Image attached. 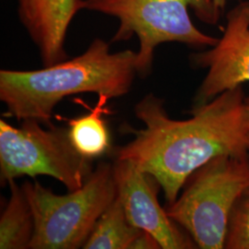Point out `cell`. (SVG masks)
Masks as SVG:
<instances>
[{
    "mask_svg": "<svg viewBox=\"0 0 249 249\" xmlns=\"http://www.w3.org/2000/svg\"><path fill=\"white\" fill-rule=\"evenodd\" d=\"M21 24L37 46L44 67L69 58L66 38L80 0H18Z\"/></svg>",
    "mask_w": 249,
    "mask_h": 249,
    "instance_id": "obj_9",
    "label": "cell"
},
{
    "mask_svg": "<svg viewBox=\"0 0 249 249\" xmlns=\"http://www.w3.org/2000/svg\"><path fill=\"white\" fill-rule=\"evenodd\" d=\"M35 219L29 249L83 248L100 216L117 196L114 166L100 162L82 187L56 195L39 182L22 186Z\"/></svg>",
    "mask_w": 249,
    "mask_h": 249,
    "instance_id": "obj_5",
    "label": "cell"
},
{
    "mask_svg": "<svg viewBox=\"0 0 249 249\" xmlns=\"http://www.w3.org/2000/svg\"><path fill=\"white\" fill-rule=\"evenodd\" d=\"M246 104H247V108H248V111L249 113V97L246 98Z\"/></svg>",
    "mask_w": 249,
    "mask_h": 249,
    "instance_id": "obj_16",
    "label": "cell"
},
{
    "mask_svg": "<svg viewBox=\"0 0 249 249\" xmlns=\"http://www.w3.org/2000/svg\"><path fill=\"white\" fill-rule=\"evenodd\" d=\"M109 99L98 96V102L89 115L70 119L69 135L74 148L85 158L93 160L107 153L110 149V136L104 115Z\"/></svg>",
    "mask_w": 249,
    "mask_h": 249,
    "instance_id": "obj_11",
    "label": "cell"
},
{
    "mask_svg": "<svg viewBox=\"0 0 249 249\" xmlns=\"http://www.w3.org/2000/svg\"><path fill=\"white\" fill-rule=\"evenodd\" d=\"M137 75V52L112 53L107 42L96 38L80 55L42 70L0 71L4 116L50 124L53 109L63 99L85 92L118 98L130 91Z\"/></svg>",
    "mask_w": 249,
    "mask_h": 249,
    "instance_id": "obj_2",
    "label": "cell"
},
{
    "mask_svg": "<svg viewBox=\"0 0 249 249\" xmlns=\"http://www.w3.org/2000/svg\"><path fill=\"white\" fill-rule=\"evenodd\" d=\"M190 60L196 68L207 70L193 107L249 83V1H242L228 12L223 36L216 45L193 53Z\"/></svg>",
    "mask_w": 249,
    "mask_h": 249,
    "instance_id": "obj_7",
    "label": "cell"
},
{
    "mask_svg": "<svg viewBox=\"0 0 249 249\" xmlns=\"http://www.w3.org/2000/svg\"><path fill=\"white\" fill-rule=\"evenodd\" d=\"M82 9L117 18L119 26L112 42L139 38L137 71L142 78L151 74L155 49L164 43L196 48L216 45L218 38L193 23L190 9L207 24H216L222 14L213 0H80Z\"/></svg>",
    "mask_w": 249,
    "mask_h": 249,
    "instance_id": "obj_3",
    "label": "cell"
},
{
    "mask_svg": "<svg viewBox=\"0 0 249 249\" xmlns=\"http://www.w3.org/2000/svg\"><path fill=\"white\" fill-rule=\"evenodd\" d=\"M10 196L0 219V249H29L35 231V219L22 187L9 184Z\"/></svg>",
    "mask_w": 249,
    "mask_h": 249,
    "instance_id": "obj_10",
    "label": "cell"
},
{
    "mask_svg": "<svg viewBox=\"0 0 249 249\" xmlns=\"http://www.w3.org/2000/svg\"><path fill=\"white\" fill-rule=\"evenodd\" d=\"M242 86L193 107L191 117L172 119L164 101L153 93L135 107L144 128H129L130 142L114 151L115 159L132 161L160 184L167 205L174 203L187 179L221 155L249 152V113Z\"/></svg>",
    "mask_w": 249,
    "mask_h": 249,
    "instance_id": "obj_1",
    "label": "cell"
},
{
    "mask_svg": "<svg viewBox=\"0 0 249 249\" xmlns=\"http://www.w3.org/2000/svg\"><path fill=\"white\" fill-rule=\"evenodd\" d=\"M36 119H24L20 127L0 121V181L5 186L21 177L49 176L69 191L82 187L93 171L92 160L74 148L69 128Z\"/></svg>",
    "mask_w": 249,
    "mask_h": 249,
    "instance_id": "obj_6",
    "label": "cell"
},
{
    "mask_svg": "<svg viewBox=\"0 0 249 249\" xmlns=\"http://www.w3.org/2000/svg\"><path fill=\"white\" fill-rule=\"evenodd\" d=\"M224 249H249V187L231 211Z\"/></svg>",
    "mask_w": 249,
    "mask_h": 249,
    "instance_id": "obj_13",
    "label": "cell"
},
{
    "mask_svg": "<svg viewBox=\"0 0 249 249\" xmlns=\"http://www.w3.org/2000/svg\"><path fill=\"white\" fill-rule=\"evenodd\" d=\"M249 187V157L221 155L194 172L166 213L201 249H223L231 211Z\"/></svg>",
    "mask_w": 249,
    "mask_h": 249,
    "instance_id": "obj_4",
    "label": "cell"
},
{
    "mask_svg": "<svg viewBox=\"0 0 249 249\" xmlns=\"http://www.w3.org/2000/svg\"><path fill=\"white\" fill-rule=\"evenodd\" d=\"M142 231L129 223L124 207L116 196L100 216L82 249H129Z\"/></svg>",
    "mask_w": 249,
    "mask_h": 249,
    "instance_id": "obj_12",
    "label": "cell"
},
{
    "mask_svg": "<svg viewBox=\"0 0 249 249\" xmlns=\"http://www.w3.org/2000/svg\"><path fill=\"white\" fill-rule=\"evenodd\" d=\"M214 4L216 9H218L221 13L223 12V9L225 8V5L227 3V0H213Z\"/></svg>",
    "mask_w": 249,
    "mask_h": 249,
    "instance_id": "obj_15",
    "label": "cell"
},
{
    "mask_svg": "<svg viewBox=\"0 0 249 249\" xmlns=\"http://www.w3.org/2000/svg\"><path fill=\"white\" fill-rule=\"evenodd\" d=\"M113 166L117 196L129 223L151 233L162 249L197 248L160 207L158 201L160 186L155 178L130 160L115 159Z\"/></svg>",
    "mask_w": 249,
    "mask_h": 249,
    "instance_id": "obj_8",
    "label": "cell"
},
{
    "mask_svg": "<svg viewBox=\"0 0 249 249\" xmlns=\"http://www.w3.org/2000/svg\"><path fill=\"white\" fill-rule=\"evenodd\" d=\"M160 244L151 233L142 231L131 243L129 249H159Z\"/></svg>",
    "mask_w": 249,
    "mask_h": 249,
    "instance_id": "obj_14",
    "label": "cell"
}]
</instances>
